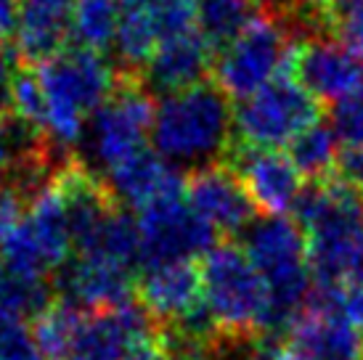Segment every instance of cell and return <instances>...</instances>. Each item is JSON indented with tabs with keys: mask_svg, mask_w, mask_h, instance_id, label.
<instances>
[{
	"mask_svg": "<svg viewBox=\"0 0 363 360\" xmlns=\"http://www.w3.org/2000/svg\"><path fill=\"white\" fill-rule=\"evenodd\" d=\"M72 0H19L16 53L24 61L43 64L64 50L69 38Z\"/></svg>",
	"mask_w": 363,
	"mask_h": 360,
	"instance_id": "obj_20",
	"label": "cell"
},
{
	"mask_svg": "<svg viewBox=\"0 0 363 360\" xmlns=\"http://www.w3.org/2000/svg\"><path fill=\"white\" fill-rule=\"evenodd\" d=\"M138 302L154 320L178 326L202 310V276L194 262L146 265L138 279Z\"/></svg>",
	"mask_w": 363,
	"mask_h": 360,
	"instance_id": "obj_16",
	"label": "cell"
},
{
	"mask_svg": "<svg viewBox=\"0 0 363 360\" xmlns=\"http://www.w3.org/2000/svg\"><path fill=\"white\" fill-rule=\"evenodd\" d=\"M19 21V0H0V43L13 38Z\"/></svg>",
	"mask_w": 363,
	"mask_h": 360,
	"instance_id": "obj_35",
	"label": "cell"
},
{
	"mask_svg": "<svg viewBox=\"0 0 363 360\" xmlns=\"http://www.w3.org/2000/svg\"><path fill=\"white\" fill-rule=\"evenodd\" d=\"M104 183L114 196V201L128 204L138 212L164 199L181 196L183 186H186L178 170L170 162L162 159L154 149H143L138 154H133L130 159L117 164Z\"/></svg>",
	"mask_w": 363,
	"mask_h": 360,
	"instance_id": "obj_18",
	"label": "cell"
},
{
	"mask_svg": "<svg viewBox=\"0 0 363 360\" xmlns=\"http://www.w3.org/2000/svg\"><path fill=\"white\" fill-rule=\"evenodd\" d=\"M117 59L125 69L133 74H141L146 64L152 61L154 50L160 48V32L154 27V19L149 9H125L122 11L120 27L114 35V45Z\"/></svg>",
	"mask_w": 363,
	"mask_h": 360,
	"instance_id": "obj_25",
	"label": "cell"
},
{
	"mask_svg": "<svg viewBox=\"0 0 363 360\" xmlns=\"http://www.w3.org/2000/svg\"><path fill=\"white\" fill-rule=\"evenodd\" d=\"M122 0H72L69 38L74 48L104 53L114 45L122 19Z\"/></svg>",
	"mask_w": 363,
	"mask_h": 360,
	"instance_id": "obj_21",
	"label": "cell"
},
{
	"mask_svg": "<svg viewBox=\"0 0 363 360\" xmlns=\"http://www.w3.org/2000/svg\"><path fill=\"white\" fill-rule=\"evenodd\" d=\"M53 302L51 283L43 276H32L0 262V310L16 318H38Z\"/></svg>",
	"mask_w": 363,
	"mask_h": 360,
	"instance_id": "obj_26",
	"label": "cell"
},
{
	"mask_svg": "<svg viewBox=\"0 0 363 360\" xmlns=\"http://www.w3.org/2000/svg\"><path fill=\"white\" fill-rule=\"evenodd\" d=\"M300 3L311 11L313 16H323V19H329L334 11L342 9L347 0H300Z\"/></svg>",
	"mask_w": 363,
	"mask_h": 360,
	"instance_id": "obj_36",
	"label": "cell"
},
{
	"mask_svg": "<svg viewBox=\"0 0 363 360\" xmlns=\"http://www.w3.org/2000/svg\"><path fill=\"white\" fill-rule=\"evenodd\" d=\"M27 204H30V196L19 186H13L11 180H0V247L21 223Z\"/></svg>",
	"mask_w": 363,
	"mask_h": 360,
	"instance_id": "obj_31",
	"label": "cell"
},
{
	"mask_svg": "<svg viewBox=\"0 0 363 360\" xmlns=\"http://www.w3.org/2000/svg\"><path fill=\"white\" fill-rule=\"evenodd\" d=\"M257 16L255 0H194L196 32L212 53L233 43Z\"/></svg>",
	"mask_w": 363,
	"mask_h": 360,
	"instance_id": "obj_22",
	"label": "cell"
},
{
	"mask_svg": "<svg viewBox=\"0 0 363 360\" xmlns=\"http://www.w3.org/2000/svg\"><path fill=\"white\" fill-rule=\"evenodd\" d=\"M160 331L141 302H122L117 308L85 313L69 360H122L128 352L152 342Z\"/></svg>",
	"mask_w": 363,
	"mask_h": 360,
	"instance_id": "obj_12",
	"label": "cell"
},
{
	"mask_svg": "<svg viewBox=\"0 0 363 360\" xmlns=\"http://www.w3.org/2000/svg\"><path fill=\"white\" fill-rule=\"evenodd\" d=\"M326 21L334 30V38L363 64V0H347Z\"/></svg>",
	"mask_w": 363,
	"mask_h": 360,
	"instance_id": "obj_30",
	"label": "cell"
},
{
	"mask_svg": "<svg viewBox=\"0 0 363 360\" xmlns=\"http://www.w3.org/2000/svg\"><path fill=\"white\" fill-rule=\"evenodd\" d=\"M273 360H308L303 355V352H297L294 347H276V355H273Z\"/></svg>",
	"mask_w": 363,
	"mask_h": 360,
	"instance_id": "obj_37",
	"label": "cell"
},
{
	"mask_svg": "<svg viewBox=\"0 0 363 360\" xmlns=\"http://www.w3.org/2000/svg\"><path fill=\"white\" fill-rule=\"evenodd\" d=\"M255 3H257V0H255Z\"/></svg>",
	"mask_w": 363,
	"mask_h": 360,
	"instance_id": "obj_41",
	"label": "cell"
},
{
	"mask_svg": "<svg viewBox=\"0 0 363 360\" xmlns=\"http://www.w3.org/2000/svg\"><path fill=\"white\" fill-rule=\"evenodd\" d=\"M13 74H16L13 59L0 48V122L11 114V85H13Z\"/></svg>",
	"mask_w": 363,
	"mask_h": 360,
	"instance_id": "obj_32",
	"label": "cell"
},
{
	"mask_svg": "<svg viewBox=\"0 0 363 360\" xmlns=\"http://www.w3.org/2000/svg\"><path fill=\"white\" fill-rule=\"evenodd\" d=\"M292 74L313 99L337 103L363 88V64L337 38H305L297 43Z\"/></svg>",
	"mask_w": 363,
	"mask_h": 360,
	"instance_id": "obj_13",
	"label": "cell"
},
{
	"mask_svg": "<svg viewBox=\"0 0 363 360\" xmlns=\"http://www.w3.org/2000/svg\"><path fill=\"white\" fill-rule=\"evenodd\" d=\"M199 276L204 310L223 339H252L257 331H271V297L242 247H212Z\"/></svg>",
	"mask_w": 363,
	"mask_h": 360,
	"instance_id": "obj_4",
	"label": "cell"
},
{
	"mask_svg": "<svg viewBox=\"0 0 363 360\" xmlns=\"http://www.w3.org/2000/svg\"><path fill=\"white\" fill-rule=\"evenodd\" d=\"M154 109L152 90L143 82H135V77L120 82L109 99L93 111L85 128L82 140L91 164L88 170H99L106 178L117 164L149 149L146 140L152 138Z\"/></svg>",
	"mask_w": 363,
	"mask_h": 360,
	"instance_id": "obj_7",
	"label": "cell"
},
{
	"mask_svg": "<svg viewBox=\"0 0 363 360\" xmlns=\"http://www.w3.org/2000/svg\"><path fill=\"white\" fill-rule=\"evenodd\" d=\"M11 114L19 117L21 122L32 125L35 130L43 133V120H45V99L43 88L38 82L35 69H16L13 85H11Z\"/></svg>",
	"mask_w": 363,
	"mask_h": 360,
	"instance_id": "obj_27",
	"label": "cell"
},
{
	"mask_svg": "<svg viewBox=\"0 0 363 360\" xmlns=\"http://www.w3.org/2000/svg\"><path fill=\"white\" fill-rule=\"evenodd\" d=\"M244 252L271 297V329H281L297 318V313L308 305L311 291V262H308V241L297 220L284 218H262L247 228Z\"/></svg>",
	"mask_w": 363,
	"mask_h": 360,
	"instance_id": "obj_5",
	"label": "cell"
},
{
	"mask_svg": "<svg viewBox=\"0 0 363 360\" xmlns=\"http://www.w3.org/2000/svg\"><path fill=\"white\" fill-rule=\"evenodd\" d=\"M340 146L342 143L334 135L332 125L313 122L308 130H303L286 146V157L303 178L326 180L332 178L334 167H340Z\"/></svg>",
	"mask_w": 363,
	"mask_h": 360,
	"instance_id": "obj_24",
	"label": "cell"
},
{
	"mask_svg": "<svg viewBox=\"0 0 363 360\" xmlns=\"http://www.w3.org/2000/svg\"><path fill=\"white\" fill-rule=\"evenodd\" d=\"M154 3H160V0H122L125 9H146V6H154Z\"/></svg>",
	"mask_w": 363,
	"mask_h": 360,
	"instance_id": "obj_40",
	"label": "cell"
},
{
	"mask_svg": "<svg viewBox=\"0 0 363 360\" xmlns=\"http://www.w3.org/2000/svg\"><path fill=\"white\" fill-rule=\"evenodd\" d=\"M0 360H45L27 320L0 310Z\"/></svg>",
	"mask_w": 363,
	"mask_h": 360,
	"instance_id": "obj_28",
	"label": "cell"
},
{
	"mask_svg": "<svg viewBox=\"0 0 363 360\" xmlns=\"http://www.w3.org/2000/svg\"><path fill=\"white\" fill-rule=\"evenodd\" d=\"M122 360H175V358H172V350H170V344H167V339H164L162 334H157L152 342L135 347V350L128 352Z\"/></svg>",
	"mask_w": 363,
	"mask_h": 360,
	"instance_id": "obj_34",
	"label": "cell"
},
{
	"mask_svg": "<svg viewBox=\"0 0 363 360\" xmlns=\"http://www.w3.org/2000/svg\"><path fill=\"white\" fill-rule=\"evenodd\" d=\"M72 249L74 241L67 218V204L53 172V178L30 199L16 230L0 247V262L48 279L53 270H61L69 262Z\"/></svg>",
	"mask_w": 363,
	"mask_h": 360,
	"instance_id": "obj_8",
	"label": "cell"
},
{
	"mask_svg": "<svg viewBox=\"0 0 363 360\" xmlns=\"http://www.w3.org/2000/svg\"><path fill=\"white\" fill-rule=\"evenodd\" d=\"M289 347L308 360H363V329L315 297L289 323Z\"/></svg>",
	"mask_w": 363,
	"mask_h": 360,
	"instance_id": "obj_15",
	"label": "cell"
},
{
	"mask_svg": "<svg viewBox=\"0 0 363 360\" xmlns=\"http://www.w3.org/2000/svg\"><path fill=\"white\" fill-rule=\"evenodd\" d=\"M340 178L363 193V149H347L340 157Z\"/></svg>",
	"mask_w": 363,
	"mask_h": 360,
	"instance_id": "obj_33",
	"label": "cell"
},
{
	"mask_svg": "<svg viewBox=\"0 0 363 360\" xmlns=\"http://www.w3.org/2000/svg\"><path fill=\"white\" fill-rule=\"evenodd\" d=\"M141 265L191 262L215 247V230L191 210L186 196H172L138 212Z\"/></svg>",
	"mask_w": 363,
	"mask_h": 360,
	"instance_id": "obj_10",
	"label": "cell"
},
{
	"mask_svg": "<svg viewBox=\"0 0 363 360\" xmlns=\"http://www.w3.org/2000/svg\"><path fill=\"white\" fill-rule=\"evenodd\" d=\"M294 212L318 289L347 283L363 252V193L332 175L305 189Z\"/></svg>",
	"mask_w": 363,
	"mask_h": 360,
	"instance_id": "obj_1",
	"label": "cell"
},
{
	"mask_svg": "<svg viewBox=\"0 0 363 360\" xmlns=\"http://www.w3.org/2000/svg\"><path fill=\"white\" fill-rule=\"evenodd\" d=\"M212 67V50L210 45L199 38V32H186L178 38H167L154 50L152 61L146 64L143 85L152 93L170 96L178 90L194 88L204 82V74Z\"/></svg>",
	"mask_w": 363,
	"mask_h": 360,
	"instance_id": "obj_19",
	"label": "cell"
},
{
	"mask_svg": "<svg viewBox=\"0 0 363 360\" xmlns=\"http://www.w3.org/2000/svg\"><path fill=\"white\" fill-rule=\"evenodd\" d=\"M332 130L347 149H363V88L332 106Z\"/></svg>",
	"mask_w": 363,
	"mask_h": 360,
	"instance_id": "obj_29",
	"label": "cell"
},
{
	"mask_svg": "<svg viewBox=\"0 0 363 360\" xmlns=\"http://www.w3.org/2000/svg\"><path fill=\"white\" fill-rule=\"evenodd\" d=\"M135 270L99 257V254H77L61 268L59 289L64 300L77 308L106 310L122 302H130Z\"/></svg>",
	"mask_w": 363,
	"mask_h": 360,
	"instance_id": "obj_17",
	"label": "cell"
},
{
	"mask_svg": "<svg viewBox=\"0 0 363 360\" xmlns=\"http://www.w3.org/2000/svg\"><path fill=\"white\" fill-rule=\"evenodd\" d=\"M191 210L215 233H239L255 223V204L231 167L207 164L191 172L183 186Z\"/></svg>",
	"mask_w": 363,
	"mask_h": 360,
	"instance_id": "obj_14",
	"label": "cell"
},
{
	"mask_svg": "<svg viewBox=\"0 0 363 360\" xmlns=\"http://www.w3.org/2000/svg\"><path fill=\"white\" fill-rule=\"evenodd\" d=\"M313 122H318V101L297 82L292 72L268 82L233 109V133L242 146L281 151Z\"/></svg>",
	"mask_w": 363,
	"mask_h": 360,
	"instance_id": "obj_9",
	"label": "cell"
},
{
	"mask_svg": "<svg viewBox=\"0 0 363 360\" xmlns=\"http://www.w3.org/2000/svg\"><path fill=\"white\" fill-rule=\"evenodd\" d=\"M175 360H212L207 358V350H191V352H178V355H172Z\"/></svg>",
	"mask_w": 363,
	"mask_h": 360,
	"instance_id": "obj_39",
	"label": "cell"
},
{
	"mask_svg": "<svg viewBox=\"0 0 363 360\" xmlns=\"http://www.w3.org/2000/svg\"><path fill=\"white\" fill-rule=\"evenodd\" d=\"M347 283H353V286L363 289V252H361V257H358V262H355L353 276H350V281H347Z\"/></svg>",
	"mask_w": 363,
	"mask_h": 360,
	"instance_id": "obj_38",
	"label": "cell"
},
{
	"mask_svg": "<svg viewBox=\"0 0 363 360\" xmlns=\"http://www.w3.org/2000/svg\"><path fill=\"white\" fill-rule=\"evenodd\" d=\"M38 82L45 99L43 135L59 151L77 149L93 111L117 90V72L101 53L67 48L38 64Z\"/></svg>",
	"mask_w": 363,
	"mask_h": 360,
	"instance_id": "obj_3",
	"label": "cell"
},
{
	"mask_svg": "<svg viewBox=\"0 0 363 360\" xmlns=\"http://www.w3.org/2000/svg\"><path fill=\"white\" fill-rule=\"evenodd\" d=\"M294 50L297 40L289 19L257 13L236 40L215 53V85L233 101L250 99L276 77L292 72Z\"/></svg>",
	"mask_w": 363,
	"mask_h": 360,
	"instance_id": "obj_6",
	"label": "cell"
},
{
	"mask_svg": "<svg viewBox=\"0 0 363 360\" xmlns=\"http://www.w3.org/2000/svg\"><path fill=\"white\" fill-rule=\"evenodd\" d=\"M231 164L255 210L265 212L268 218H284L297 207L305 191L303 175L284 151L242 146L231 154Z\"/></svg>",
	"mask_w": 363,
	"mask_h": 360,
	"instance_id": "obj_11",
	"label": "cell"
},
{
	"mask_svg": "<svg viewBox=\"0 0 363 360\" xmlns=\"http://www.w3.org/2000/svg\"><path fill=\"white\" fill-rule=\"evenodd\" d=\"M85 310L67 300L51 302L32 323V337L45 360H69Z\"/></svg>",
	"mask_w": 363,
	"mask_h": 360,
	"instance_id": "obj_23",
	"label": "cell"
},
{
	"mask_svg": "<svg viewBox=\"0 0 363 360\" xmlns=\"http://www.w3.org/2000/svg\"><path fill=\"white\" fill-rule=\"evenodd\" d=\"M215 82L162 96L154 109L152 149L172 167H207L228 157L233 140V109Z\"/></svg>",
	"mask_w": 363,
	"mask_h": 360,
	"instance_id": "obj_2",
	"label": "cell"
}]
</instances>
